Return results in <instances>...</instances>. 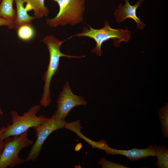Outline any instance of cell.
Returning a JSON list of instances; mask_svg holds the SVG:
<instances>
[{"label":"cell","instance_id":"cell-1","mask_svg":"<svg viewBox=\"0 0 168 168\" xmlns=\"http://www.w3.org/2000/svg\"><path fill=\"white\" fill-rule=\"evenodd\" d=\"M70 38L60 40L54 35H51L46 36L42 40L47 47L49 55V64L42 78L44 85L43 95L40 101V105L44 107L48 106L51 102L50 85L53 76L59 71L60 58L62 57H66L71 59L84 58L85 56V55L76 56L67 55L61 51V45L64 41Z\"/></svg>","mask_w":168,"mask_h":168},{"label":"cell","instance_id":"cell-2","mask_svg":"<svg viewBox=\"0 0 168 168\" xmlns=\"http://www.w3.org/2000/svg\"><path fill=\"white\" fill-rule=\"evenodd\" d=\"M87 25L89 27L88 28L84 26L81 33L70 37H86L93 39L96 42V45L91 51L95 53L98 56H100L102 54L101 46L104 42L109 40H112L114 45L115 47H119L121 42L124 41L127 43L131 38V32L127 28L125 29L112 28L107 21H105L104 26L100 29H95Z\"/></svg>","mask_w":168,"mask_h":168},{"label":"cell","instance_id":"cell-3","mask_svg":"<svg viewBox=\"0 0 168 168\" xmlns=\"http://www.w3.org/2000/svg\"><path fill=\"white\" fill-rule=\"evenodd\" d=\"M40 109L39 105H36L20 115L16 111L10 112L12 124L8 125L4 132L0 136V142L7 138L20 135L28 130L31 128L41 124L49 119L43 115L37 116L36 114Z\"/></svg>","mask_w":168,"mask_h":168},{"label":"cell","instance_id":"cell-4","mask_svg":"<svg viewBox=\"0 0 168 168\" xmlns=\"http://www.w3.org/2000/svg\"><path fill=\"white\" fill-rule=\"evenodd\" d=\"M58 4L59 10L56 16L45 19L46 24L55 27L67 25L73 26L83 21L85 0H53Z\"/></svg>","mask_w":168,"mask_h":168},{"label":"cell","instance_id":"cell-5","mask_svg":"<svg viewBox=\"0 0 168 168\" xmlns=\"http://www.w3.org/2000/svg\"><path fill=\"white\" fill-rule=\"evenodd\" d=\"M28 133L27 130L20 135L9 137L4 140V147L0 156V168H12L25 162V159L19 156V154L23 148L34 143L28 138Z\"/></svg>","mask_w":168,"mask_h":168},{"label":"cell","instance_id":"cell-6","mask_svg":"<svg viewBox=\"0 0 168 168\" xmlns=\"http://www.w3.org/2000/svg\"><path fill=\"white\" fill-rule=\"evenodd\" d=\"M68 122L56 119L53 114L45 123L33 127L37 139L25 159V162L35 161L38 157L42 145L49 136L54 131L64 128Z\"/></svg>","mask_w":168,"mask_h":168},{"label":"cell","instance_id":"cell-7","mask_svg":"<svg viewBox=\"0 0 168 168\" xmlns=\"http://www.w3.org/2000/svg\"><path fill=\"white\" fill-rule=\"evenodd\" d=\"M57 109L53 114L55 118L59 121L65 119L74 108L79 105H86L87 102L81 96L72 92L68 81H66L57 100Z\"/></svg>","mask_w":168,"mask_h":168},{"label":"cell","instance_id":"cell-8","mask_svg":"<svg viewBox=\"0 0 168 168\" xmlns=\"http://www.w3.org/2000/svg\"><path fill=\"white\" fill-rule=\"evenodd\" d=\"M144 0H139L133 5L130 4L128 0H124L125 3L123 5L120 4L114 13V17L116 18V21L118 24L123 22L128 18L133 19L136 23L138 29H142L146 24L136 15L137 9L141 7V4Z\"/></svg>","mask_w":168,"mask_h":168},{"label":"cell","instance_id":"cell-9","mask_svg":"<svg viewBox=\"0 0 168 168\" xmlns=\"http://www.w3.org/2000/svg\"><path fill=\"white\" fill-rule=\"evenodd\" d=\"M104 150L107 155L119 154L124 156L129 160L134 161L142 158H147L150 156H155L156 151L154 146L149 145L144 149L134 148L129 150H118L112 148L108 144L105 146Z\"/></svg>","mask_w":168,"mask_h":168},{"label":"cell","instance_id":"cell-10","mask_svg":"<svg viewBox=\"0 0 168 168\" xmlns=\"http://www.w3.org/2000/svg\"><path fill=\"white\" fill-rule=\"evenodd\" d=\"M16 7V16L12 24L13 29L16 30L21 26L31 24L32 20L36 18L29 15L24 6L22 0H14Z\"/></svg>","mask_w":168,"mask_h":168},{"label":"cell","instance_id":"cell-11","mask_svg":"<svg viewBox=\"0 0 168 168\" xmlns=\"http://www.w3.org/2000/svg\"><path fill=\"white\" fill-rule=\"evenodd\" d=\"M27 3V11L29 9L33 10L34 17L36 19L42 18L47 16L49 13L48 8L45 5V0H22Z\"/></svg>","mask_w":168,"mask_h":168},{"label":"cell","instance_id":"cell-12","mask_svg":"<svg viewBox=\"0 0 168 168\" xmlns=\"http://www.w3.org/2000/svg\"><path fill=\"white\" fill-rule=\"evenodd\" d=\"M14 0H2L0 5V17L9 21L12 25L15 21L16 11L13 7Z\"/></svg>","mask_w":168,"mask_h":168},{"label":"cell","instance_id":"cell-13","mask_svg":"<svg viewBox=\"0 0 168 168\" xmlns=\"http://www.w3.org/2000/svg\"><path fill=\"white\" fill-rule=\"evenodd\" d=\"M157 160L155 165L159 168H168V149L164 145L154 146Z\"/></svg>","mask_w":168,"mask_h":168},{"label":"cell","instance_id":"cell-14","mask_svg":"<svg viewBox=\"0 0 168 168\" xmlns=\"http://www.w3.org/2000/svg\"><path fill=\"white\" fill-rule=\"evenodd\" d=\"M16 30L18 38L24 41L31 40L34 37L35 34V29L31 24L21 25Z\"/></svg>","mask_w":168,"mask_h":168},{"label":"cell","instance_id":"cell-15","mask_svg":"<svg viewBox=\"0 0 168 168\" xmlns=\"http://www.w3.org/2000/svg\"><path fill=\"white\" fill-rule=\"evenodd\" d=\"M161 126L162 134L163 136L168 137V105L166 104L161 107L158 111Z\"/></svg>","mask_w":168,"mask_h":168},{"label":"cell","instance_id":"cell-16","mask_svg":"<svg viewBox=\"0 0 168 168\" xmlns=\"http://www.w3.org/2000/svg\"><path fill=\"white\" fill-rule=\"evenodd\" d=\"M98 164L101 165L103 168H127L128 167L117 163L108 161L105 157L100 159Z\"/></svg>","mask_w":168,"mask_h":168},{"label":"cell","instance_id":"cell-17","mask_svg":"<svg viewBox=\"0 0 168 168\" xmlns=\"http://www.w3.org/2000/svg\"><path fill=\"white\" fill-rule=\"evenodd\" d=\"M6 26L9 29H12V26L11 24L7 20L0 17V26Z\"/></svg>","mask_w":168,"mask_h":168},{"label":"cell","instance_id":"cell-18","mask_svg":"<svg viewBox=\"0 0 168 168\" xmlns=\"http://www.w3.org/2000/svg\"><path fill=\"white\" fill-rule=\"evenodd\" d=\"M6 128V127L3 126L0 129V136L2 133L5 131ZM4 142H0V156L2 152L4 147Z\"/></svg>","mask_w":168,"mask_h":168},{"label":"cell","instance_id":"cell-19","mask_svg":"<svg viewBox=\"0 0 168 168\" xmlns=\"http://www.w3.org/2000/svg\"><path fill=\"white\" fill-rule=\"evenodd\" d=\"M81 144L80 145V146H78L77 145H76V146L75 148V150L76 151H77V150H79L81 149L82 147Z\"/></svg>","mask_w":168,"mask_h":168},{"label":"cell","instance_id":"cell-20","mask_svg":"<svg viewBox=\"0 0 168 168\" xmlns=\"http://www.w3.org/2000/svg\"><path fill=\"white\" fill-rule=\"evenodd\" d=\"M3 114V113L2 110L1 108L0 107V115H1L2 116Z\"/></svg>","mask_w":168,"mask_h":168},{"label":"cell","instance_id":"cell-21","mask_svg":"<svg viewBox=\"0 0 168 168\" xmlns=\"http://www.w3.org/2000/svg\"><path fill=\"white\" fill-rule=\"evenodd\" d=\"M2 0H0V2H1Z\"/></svg>","mask_w":168,"mask_h":168}]
</instances>
